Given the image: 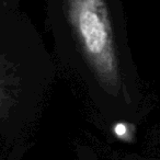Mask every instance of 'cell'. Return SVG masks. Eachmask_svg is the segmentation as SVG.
I'll return each mask as SVG.
<instances>
[{"instance_id": "cell-1", "label": "cell", "mask_w": 160, "mask_h": 160, "mask_svg": "<svg viewBox=\"0 0 160 160\" xmlns=\"http://www.w3.org/2000/svg\"><path fill=\"white\" fill-rule=\"evenodd\" d=\"M118 7L109 0H60L52 6V20L62 52L97 97L129 109L134 79Z\"/></svg>"}]
</instances>
